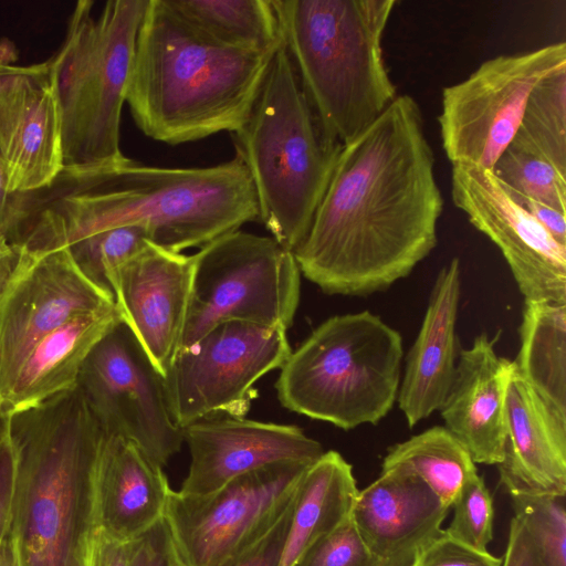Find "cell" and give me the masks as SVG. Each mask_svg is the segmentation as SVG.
<instances>
[{
    "mask_svg": "<svg viewBox=\"0 0 566 566\" xmlns=\"http://www.w3.org/2000/svg\"><path fill=\"white\" fill-rule=\"evenodd\" d=\"M417 101L398 95L343 146L304 241L301 273L326 294L365 296L407 276L437 245L443 197Z\"/></svg>",
    "mask_w": 566,
    "mask_h": 566,
    "instance_id": "obj_1",
    "label": "cell"
},
{
    "mask_svg": "<svg viewBox=\"0 0 566 566\" xmlns=\"http://www.w3.org/2000/svg\"><path fill=\"white\" fill-rule=\"evenodd\" d=\"M258 217L250 175L237 155L202 168L127 158L104 168H63L49 186L15 192L10 238L20 247L53 249L111 228L140 226L150 243L181 253Z\"/></svg>",
    "mask_w": 566,
    "mask_h": 566,
    "instance_id": "obj_2",
    "label": "cell"
},
{
    "mask_svg": "<svg viewBox=\"0 0 566 566\" xmlns=\"http://www.w3.org/2000/svg\"><path fill=\"white\" fill-rule=\"evenodd\" d=\"M104 429L77 387L8 416L17 566H86Z\"/></svg>",
    "mask_w": 566,
    "mask_h": 566,
    "instance_id": "obj_3",
    "label": "cell"
},
{
    "mask_svg": "<svg viewBox=\"0 0 566 566\" xmlns=\"http://www.w3.org/2000/svg\"><path fill=\"white\" fill-rule=\"evenodd\" d=\"M274 53L226 45L164 0H148L126 103L136 126L168 145L233 134L247 120Z\"/></svg>",
    "mask_w": 566,
    "mask_h": 566,
    "instance_id": "obj_4",
    "label": "cell"
},
{
    "mask_svg": "<svg viewBox=\"0 0 566 566\" xmlns=\"http://www.w3.org/2000/svg\"><path fill=\"white\" fill-rule=\"evenodd\" d=\"M302 87L344 146L395 101L382 38L396 0H271Z\"/></svg>",
    "mask_w": 566,
    "mask_h": 566,
    "instance_id": "obj_5",
    "label": "cell"
},
{
    "mask_svg": "<svg viewBox=\"0 0 566 566\" xmlns=\"http://www.w3.org/2000/svg\"><path fill=\"white\" fill-rule=\"evenodd\" d=\"M233 135L271 237L294 252L306 238L343 145L305 94L282 43L250 114Z\"/></svg>",
    "mask_w": 566,
    "mask_h": 566,
    "instance_id": "obj_6",
    "label": "cell"
},
{
    "mask_svg": "<svg viewBox=\"0 0 566 566\" xmlns=\"http://www.w3.org/2000/svg\"><path fill=\"white\" fill-rule=\"evenodd\" d=\"M148 0L76 2L65 39L49 59L62 117L64 168L116 166L119 129L136 40Z\"/></svg>",
    "mask_w": 566,
    "mask_h": 566,
    "instance_id": "obj_7",
    "label": "cell"
},
{
    "mask_svg": "<svg viewBox=\"0 0 566 566\" xmlns=\"http://www.w3.org/2000/svg\"><path fill=\"white\" fill-rule=\"evenodd\" d=\"M402 338L379 316L335 315L291 352L275 389L290 411L343 430L379 422L397 400Z\"/></svg>",
    "mask_w": 566,
    "mask_h": 566,
    "instance_id": "obj_8",
    "label": "cell"
},
{
    "mask_svg": "<svg viewBox=\"0 0 566 566\" xmlns=\"http://www.w3.org/2000/svg\"><path fill=\"white\" fill-rule=\"evenodd\" d=\"M190 302L179 350L223 322L287 331L300 302L294 253L272 237L235 230L192 254Z\"/></svg>",
    "mask_w": 566,
    "mask_h": 566,
    "instance_id": "obj_9",
    "label": "cell"
},
{
    "mask_svg": "<svg viewBox=\"0 0 566 566\" xmlns=\"http://www.w3.org/2000/svg\"><path fill=\"white\" fill-rule=\"evenodd\" d=\"M311 464H271L203 495L171 490L164 521L184 562L226 566L233 560L293 504Z\"/></svg>",
    "mask_w": 566,
    "mask_h": 566,
    "instance_id": "obj_10",
    "label": "cell"
},
{
    "mask_svg": "<svg viewBox=\"0 0 566 566\" xmlns=\"http://www.w3.org/2000/svg\"><path fill=\"white\" fill-rule=\"evenodd\" d=\"M292 349L286 329L223 322L179 350L164 376L166 399L182 430L210 417H244L256 397L255 382L281 368Z\"/></svg>",
    "mask_w": 566,
    "mask_h": 566,
    "instance_id": "obj_11",
    "label": "cell"
},
{
    "mask_svg": "<svg viewBox=\"0 0 566 566\" xmlns=\"http://www.w3.org/2000/svg\"><path fill=\"white\" fill-rule=\"evenodd\" d=\"M566 66V43L499 55L468 78L446 86L438 116L444 153L452 165L491 170L511 144L535 85Z\"/></svg>",
    "mask_w": 566,
    "mask_h": 566,
    "instance_id": "obj_12",
    "label": "cell"
},
{
    "mask_svg": "<svg viewBox=\"0 0 566 566\" xmlns=\"http://www.w3.org/2000/svg\"><path fill=\"white\" fill-rule=\"evenodd\" d=\"M17 248L18 263L0 296L1 411L40 339L77 315L115 306L113 295L84 273L67 247Z\"/></svg>",
    "mask_w": 566,
    "mask_h": 566,
    "instance_id": "obj_13",
    "label": "cell"
},
{
    "mask_svg": "<svg viewBox=\"0 0 566 566\" xmlns=\"http://www.w3.org/2000/svg\"><path fill=\"white\" fill-rule=\"evenodd\" d=\"M78 387L107 433L140 448L159 465L184 442L166 399L163 375L120 321L86 359Z\"/></svg>",
    "mask_w": 566,
    "mask_h": 566,
    "instance_id": "obj_14",
    "label": "cell"
},
{
    "mask_svg": "<svg viewBox=\"0 0 566 566\" xmlns=\"http://www.w3.org/2000/svg\"><path fill=\"white\" fill-rule=\"evenodd\" d=\"M453 203L501 251L524 301L566 304V247L518 206L491 170L454 164Z\"/></svg>",
    "mask_w": 566,
    "mask_h": 566,
    "instance_id": "obj_15",
    "label": "cell"
},
{
    "mask_svg": "<svg viewBox=\"0 0 566 566\" xmlns=\"http://www.w3.org/2000/svg\"><path fill=\"white\" fill-rule=\"evenodd\" d=\"M192 274V255L148 243L108 277L122 321L163 377L180 348Z\"/></svg>",
    "mask_w": 566,
    "mask_h": 566,
    "instance_id": "obj_16",
    "label": "cell"
},
{
    "mask_svg": "<svg viewBox=\"0 0 566 566\" xmlns=\"http://www.w3.org/2000/svg\"><path fill=\"white\" fill-rule=\"evenodd\" d=\"M190 453L181 494L203 495L231 480L282 462L313 463L325 451L300 427L244 417L205 418L182 429Z\"/></svg>",
    "mask_w": 566,
    "mask_h": 566,
    "instance_id": "obj_17",
    "label": "cell"
},
{
    "mask_svg": "<svg viewBox=\"0 0 566 566\" xmlns=\"http://www.w3.org/2000/svg\"><path fill=\"white\" fill-rule=\"evenodd\" d=\"M0 155L11 192L44 188L63 170L62 117L49 60L21 66L0 88Z\"/></svg>",
    "mask_w": 566,
    "mask_h": 566,
    "instance_id": "obj_18",
    "label": "cell"
},
{
    "mask_svg": "<svg viewBox=\"0 0 566 566\" xmlns=\"http://www.w3.org/2000/svg\"><path fill=\"white\" fill-rule=\"evenodd\" d=\"M446 509L419 478L381 470L371 484L358 491L353 518L371 554L381 566H412L421 552L444 530Z\"/></svg>",
    "mask_w": 566,
    "mask_h": 566,
    "instance_id": "obj_19",
    "label": "cell"
},
{
    "mask_svg": "<svg viewBox=\"0 0 566 566\" xmlns=\"http://www.w3.org/2000/svg\"><path fill=\"white\" fill-rule=\"evenodd\" d=\"M513 370V360L500 357L486 334L460 352L453 381L438 411L474 463L499 465L504 459L506 395Z\"/></svg>",
    "mask_w": 566,
    "mask_h": 566,
    "instance_id": "obj_20",
    "label": "cell"
},
{
    "mask_svg": "<svg viewBox=\"0 0 566 566\" xmlns=\"http://www.w3.org/2000/svg\"><path fill=\"white\" fill-rule=\"evenodd\" d=\"M506 429L504 459L497 469L509 494L566 496V420L515 367L507 386Z\"/></svg>",
    "mask_w": 566,
    "mask_h": 566,
    "instance_id": "obj_21",
    "label": "cell"
},
{
    "mask_svg": "<svg viewBox=\"0 0 566 566\" xmlns=\"http://www.w3.org/2000/svg\"><path fill=\"white\" fill-rule=\"evenodd\" d=\"M163 468L132 441L104 431L95 480L98 527L133 542L159 524L171 491Z\"/></svg>",
    "mask_w": 566,
    "mask_h": 566,
    "instance_id": "obj_22",
    "label": "cell"
},
{
    "mask_svg": "<svg viewBox=\"0 0 566 566\" xmlns=\"http://www.w3.org/2000/svg\"><path fill=\"white\" fill-rule=\"evenodd\" d=\"M460 262L437 275L419 333L410 347L397 400L410 428L440 409L455 374Z\"/></svg>",
    "mask_w": 566,
    "mask_h": 566,
    "instance_id": "obj_23",
    "label": "cell"
},
{
    "mask_svg": "<svg viewBox=\"0 0 566 566\" xmlns=\"http://www.w3.org/2000/svg\"><path fill=\"white\" fill-rule=\"evenodd\" d=\"M122 317L116 306L77 315L59 326L25 358L2 412L10 416L74 390L94 347Z\"/></svg>",
    "mask_w": 566,
    "mask_h": 566,
    "instance_id": "obj_24",
    "label": "cell"
},
{
    "mask_svg": "<svg viewBox=\"0 0 566 566\" xmlns=\"http://www.w3.org/2000/svg\"><path fill=\"white\" fill-rule=\"evenodd\" d=\"M352 465L334 450L306 470L291 512L279 566H295L305 552L353 511L358 494Z\"/></svg>",
    "mask_w": 566,
    "mask_h": 566,
    "instance_id": "obj_25",
    "label": "cell"
},
{
    "mask_svg": "<svg viewBox=\"0 0 566 566\" xmlns=\"http://www.w3.org/2000/svg\"><path fill=\"white\" fill-rule=\"evenodd\" d=\"M515 371L566 420V304L524 301Z\"/></svg>",
    "mask_w": 566,
    "mask_h": 566,
    "instance_id": "obj_26",
    "label": "cell"
},
{
    "mask_svg": "<svg viewBox=\"0 0 566 566\" xmlns=\"http://www.w3.org/2000/svg\"><path fill=\"white\" fill-rule=\"evenodd\" d=\"M381 470H397L419 478L449 510L463 485L478 474L467 449L441 426L390 447Z\"/></svg>",
    "mask_w": 566,
    "mask_h": 566,
    "instance_id": "obj_27",
    "label": "cell"
},
{
    "mask_svg": "<svg viewBox=\"0 0 566 566\" xmlns=\"http://www.w3.org/2000/svg\"><path fill=\"white\" fill-rule=\"evenodd\" d=\"M195 28L226 45L274 52L282 35L271 0H164Z\"/></svg>",
    "mask_w": 566,
    "mask_h": 566,
    "instance_id": "obj_28",
    "label": "cell"
},
{
    "mask_svg": "<svg viewBox=\"0 0 566 566\" xmlns=\"http://www.w3.org/2000/svg\"><path fill=\"white\" fill-rule=\"evenodd\" d=\"M509 146L546 159L566 176V66L535 85Z\"/></svg>",
    "mask_w": 566,
    "mask_h": 566,
    "instance_id": "obj_29",
    "label": "cell"
},
{
    "mask_svg": "<svg viewBox=\"0 0 566 566\" xmlns=\"http://www.w3.org/2000/svg\"><path fill=\"white\" fill-rule=\"evenodd\" d=\"M491 171L504 187L566 213V176L546 159L507 146Z\"/></svg>",
    "mask_w": 566,
    "mask_h": 566,
    "instance_id": "obj_30",
    "label": "cell"
},
{
    "mask_svg": "<svg viewBox=\"0 0 566 566\" xmlns=\"http://www.w3.org/2000/svg\"><path fill=\"white\" fill-rule=\"evenodd\" d=\"M148 243L145 228L122 226L83 238L67 248L84 273L113 295L108 283L111 273Z\"/></svg>",
    "mask_w": 566,
    "mask_h": 566,
    "instance_id": "obj_31",
    "label": "cell"
},
{
    "mask_svg": "<svg viewBox=\"0 0 566 566\" xmlns=\"http://www.w3.org/2000/svg\"><path fill=\"white\" fill-rule=\"evenodd\" d=\"M510 496L514 515L533 537L539 566H566L565 496Z\"/></svg>",
    "mask_w": 566,
    "mask_h": 566,
    "instance_id": "obj_32",
    "label": "cell"
},
{
    "mask_svg": "<svg viewBox=\"0 0 566 566\" xmlns=\"http://www.w3.org/2000/svg\"><path fill=\"white\" fill-rule=\"evenodd\" d=\"M453 517L444 530L451 538L479 552L493 539V497L483 476L474 475L461 489L452 506Z\"/></svg>",
    "mask_w": 566,
    "mask_h": 566,
    "instance_id": "obj_33",
    "label": "cell"
},
{
    "mask_svg": "<svg viewBox=\"0 0 566 566\" xmlns=\"http://www.w3.org/2000/svg\"><path fill=\"white\" fill-rule=\"evenodd\" d=\"M295 566H381V564L364 543L350 513L332 532L315 542Z\"/></svg>",
    "mask_w": 566,
    "mask_h": 566,
    "instance_id": "obj_34",
    "label": "cell"
},
{
    "mask_svg": "<svg viewBox=\"0 0 566 566\" xmlns=\"http://www.w3.org/2000/svg\"><path fill=\"white\" fill-rule=\"evenodd\" d=\"M412 566H502V558L473 549L443 533L421 552Z\"/></svg>",
    "mask_w": 566,
    "mask_h": 566,
    "instance_id": "obj_35",
    "label": "cell"
},
{
    "mask_svg": "<svg viewBox=\"0 0 566 566\" xmlns=\"http://www.w3.org/2000/svg\"><path fill=\"white\" fill-rule=\"evenodd\" d=\"M293 504L261 538L226 566H279Z\"/></svg>",
    "mask_w": 566,
    "mask_h": 566,
    "instance_id": "obj_36",
    "label": "cell"
},
{
    "mask_svg": "<svg viewBox=\"0 0 566 566\" xmlns=\"http://www.w3.org/2000/svg\"><path fill=\"white\" fill-rule=\"evenodd\" d=\"M136 541L117 539L97 527L88 546L86 566H132Z\"/></svg>",
    "mask_w": 566,
    "mask_h": 566,
    "instance_id": "obj_37",
    "label": "cell"
},
{
    "mask_svg": "<svg viewBox=\"0 0 566 566\" xmlns=\"http://www.w3.org/2000/svg\"><path fill=\"white\" fill-rule=\"evenodd\" d=\"M502 566H539L533 537L524 522L516 515L510 522Z\"/></svg>",
    "mask_w": 566,
    "mask_h": 566,
    "instance_id": "obj_38",
    "label": "cell"
},
{
    "mask_svg": "<svg viewBox=\"0 0 566 566\" xmlns=\"http://www.w3.org/2000/svg\"><path fill=\"white\" fill-rule=\"evenodd\" d=\"M504 189L507 191L510 197L533 219H535L558 243L566 247L565 212L556 210L538 200L530 198L506 187H504Z\"/></svg>",
    "mask_w": 566,
    "mask_h": 566,
    "instance_id": "obj_39",
    "label": "cell"
},
{
    "mask_svg": "<svg viewBox=\"0 0 566 566\" xmlns=\"http://www.w3.org/2000/svg\"><path fill=\"white\" fill-rule=\"evenodd\" d=\"M14 483V457L7 433L0 443V539L10 532Z\"/></svg>",
    "mask_w": 566,
    "mask_h": 566,
    "instance_id": "obj_40",
    "label": "cell"
},
{
    "mask_svg": "<svg viewBox=\"0 0 566 566\" xmlns=\"http://www.w3.org/2000/svg\"><path fill=\"white\" fill-rule=\"evenodd\" d=\"M132 566H167V528L164 520L136 541Z\"/></svg>",
    "mask_w": 566,
    "mask_h": 566,
    "instance_id": "obj_41",
    "label": "cell"
},
{
    "mask_svg": "<svg viewBox=\"0 0 566 566\" xmlns=\"http://www.w3.org/2000/svg\"><path fill=\"white\" fill-rule=\"evenodd\" d=\"M14 192L9 190L4 161L0 155V233L8 235L12 220Z\"/></svg>",
    "mask_w": 566,
    "mask_h": 566,
    "instance_id": "obj_42",
    "label": "cell"
},
{
    "mask_svg": "<svg viewBox=\"0 0 566 566\" xmlns=\"http://www.w3.org/2000/svg\"><path fill=\"white\" fill-rule=\"evenodd\" d=\"M18 259V248L0 233V296L14 272Z\"/></svg>",
    "mask_w": 566,
    "mask_h": 566,
    "instance_id": "obj_43",
    "label": "cell"
},
{
    "mask_svg": "<svg viewBox=\"0 0 566 566\" xmlns=\"http://www.w3.org/2000/svg\"><path fill=\"white\" fill-rule=\"evenodd\" d=\"M0 566H17L10 532L0 539Z\"/></svg>",
    "mask_w": 566,
    "mask_h": 566,
    "instance_id": "obj_44",
    "label": "cell"
},
{
    "mask_svg": "<svg viewBox=\"0 0 566 566\" xmlns=\"http://www.w3.org/2000/svg\"><path fill=\"white\" fill-rule=\"evenodd\" d=\"M165 522V521H164ZM167 528V526H166ZM167 566H188L178 553L167 530Z\"/></svg>",
    "mask_w": 566,
    "mask_h": 566,
    "instance_id": "obj_45",
    "label": "cell"
},
{
    "mask_svg": "<svg viewBox=\"0 0 566 566\" xmlns=\"http://www.w3.org/2000/svg\"><path fill=\"white\" fill-rule=\"evenodd\" d=\"M21 66L4 64L0 67V88L20 70Z\"/></svg>",
    "mask_w": 566,
    "mask_h": 566,
    "instance_id": "obj_46",
    "label": "cell"
},
{
    "mask_svg": "<svg viewBox=\"0 0 566 566\" xmlns=\"http://www.w3.org/2000/svg\"><path fill=\"white\" fill-rule=\"evenodd\" d=\"M8 416H4L0 408V443L7 438Z\"/></svg>",
    "mask_w": 566,
    "mask_h": 566,
    "instance_id": "obj_47",
    "label": "cell"
},
{
    "mask_svg": "<svg viewBox=\"0 0 566 566\" xmlns=\"http://www.w3.org/2000/svg\"><path fill=\"white\" fill-rule=\"evenodd\" d=\"M2 65H4V63H1V62H0V67H1Z\"/></svg>",
    "mask_w": 566,
    "mask_h": 566,
    "instance_id": "obj_48",
    "label": "cell"
}]
</instances>
